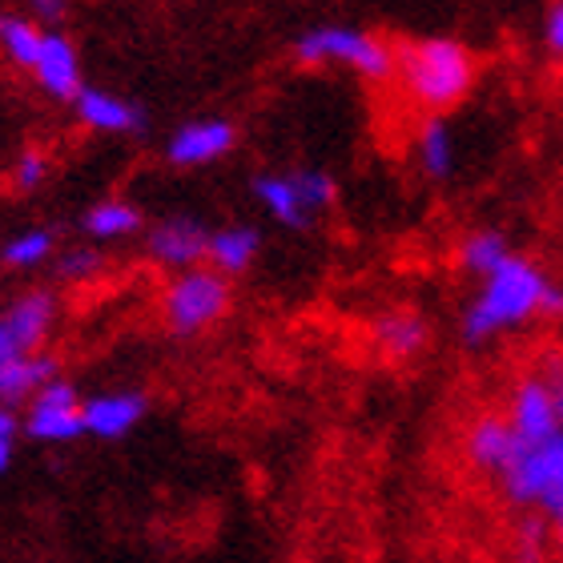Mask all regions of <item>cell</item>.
<instances>
[{"instance_id": "cell-15", "label": "cell", "mask_w": 563, "mask_h": 563, "mask_svg": "<svg viewBox=\"0 0 563 563\" xmlns=\"http://www.w3.org/2000/svg\"><path fill=\"white\" fill-rule=\"evenodd\" d=\"M57 378V358L48 354H21L12 363L0 366V402L16 407V402L33 399L36 390Z\"/></svg>"}, {"instance_id": "cell-13", "label": "cell", "mask_w": 563, "mask_h": 563, "mask_svg": "<svg viewBox=\"0 0 563 563\" xmlns=\"http://www.w3.org/2000/svg\"><path fill=\"white\" fill-rule=\"evenodd\" d=\"M53 318H57V302H53V294L29 290L9 306V314L0 318V322H4V330H9V339L16 342V351L33 354L36 346L48 339Z\"/></svg>"}, {"instance_id": "cell-3", "label": "cell", "mask_w": 563, "mask_h": 563, "mask_svg": "<svg viewBox=\"0 0 563 563\" xmlns=\"http://www.w3.org/2000/svg\"><path fill=\"white\" fill-rule=\"evenodd\" d=\"M495 479L511 504L555 519L563 511V431L543 443H519Z\"/></svg>"}, {"instance_id": "cell-12", "label": "cell", "mask_w": 563, "mask_h": 563, "mask_svg": "<svg viewBox=\"0 0 563 563\" xmlns=\"http://www.w3.org/2000/svg\"><path fill=\"white\" fill-rule=\"evenodd\" d=\"M145 395L137 390H113V395H97V399L81 402V422L85 434H97V439H121L130 434L141 419H145Z\"/></svg>"}, {"instance_id": "cell-28", "label": "cell", "mask_w": 563, "mask_h": 563, "mask_svg": "<svg viewBox=\"0 0 563 563\" xmlns=\"http://www.w3.org/2000/svg\"><path fill=\"white\" fill-rule=\"evenodd\" d=\"M29 9H33L41 21L57 24L60 16H65V0H29Z\"/></svg>"}, {"instance_id": "cell-6", "label": "cell", "mask_w": 563, "mask_h": 563, "mask_svg": "<svg viewBox=\"0 0 563 563\" xmlns=\"http://www.w3.org/2000/svg\"><path fill=\"white\" fill-rule=\"evenodd\" d=\"M254 198L266 206L274 222L306 230L314 213L334 201V177L322 169H298V174H262L254 181Z\"/></svg>"}, {"instance_id": "cell-26", "label": "cell", "mask_w": 563, "mask_h": 563, "mask_svg": "<svg viewBox=\"0 0 563 563\" xmlns=\"http://www.w3.org/2000/svg\"><path fill=\"white\" fill-rule=\"evenodd\" d=\"M543 555V523L540 519H528L516 536V560L519 563H540Z\"/></svg>"}, {"instance_id": "cell-23", "label": "cell", "mask_w": 563, "mask_h": 563, "mask_svg": "<svg viewBox=\"0 0 563 563\" xmlns=\"http://www.w3.org/2000/svg\"><path fill=\"white\" fill-rule=\"evenodd\" d=\"M53 254V234L48 230H24V234H16L4 246V266H12V271H33V266H41V262Z\"/></svg>"}, {"instance_id": "cell-34", "label": "cell", "mask_w": 563, "mask_h": 563, "mask_svg": "<svg viewBox=\"0 0 563 563\" xmlns=\"http://www.w3.org/2000/svg\"><path fill=\"white\" fill-rule=\"evenodd\" d=\"M555 543H560V552H563V511L555 516Z\"/></svg>"}, {"instance_id": "cell-14", "label": "cell", "mask_w": 563, "mask_h": 563, "mask_svg": "<svg viewBox=\"0 0 563 563\" xmlns=\"http://www.w3.org/2000/svg\"><path fill=\"white\" fill-rule=\"evenodd\" d=\"M467 459L475 463L479 471H492V475H499V471L507 467V459L516 455V431L507 427L504 415H483V419L471 422L467 431Z\"/></svg>"}, {"instance_id": "cell-25", "label": "cell", "mask_w": 563, "mask_h": 563, "mask_svg": "<svg viewBox=\"0 0 563 563\" xmlns=\"http://www.w3.org/2000/svg\"><path fill=\"white\" fill-rule=\"evenodd\" d=\"M60 278H69V282H85V278H93L97 271H101V254L97 250H69L65 258H60Z\"/></svg>"}, {"instance_id": "cell-16", "label": "cell", "mask_w": 563, "mask_h": 563, "mask_svg": "<svg viewBox=\"0 0 563 563\" xmlns=\"http://www.w3.org/2000/svg\"><path fill=\"white\" fill-rule=\"evenodd\" d=\"M77 118L97 133H133L141 130V113L121 101V97L106 93V89H81L77 93Z\"/></svg>"}, {"instance_id": "cell-21", "label": "cell", "mask_w": 563, "mask_h": 563, "mask_svg": "<svg viewBox=\"0 0 563 563\" xmlns=\"http://www.w3.org/2000/svg\"><path fill=\"white\" fill-rule=\"evenodd\" d=\"M507 258H511V250H507V238L499 230H475L459 246V266L467 274H483V278L492 271H499Z\"/></svg>"}, {"instance_id": "cell-7", "label": "cell", "mask_w": 563, "mask_h": 563, "mask_svg": "<svg viewBox=\"0 0 563 563\" xmlns=\"http://www.w3.org/2000/svg\"><path fill=\"white\" fill-rule=\"evenodd\" d=\"M24 431L41 439V443H73L77 434H85L81 422V399L73 383L65 378H53L29 399V419H24Z\"/></svg>"}, {"instance_id": "cell-18", "label": "cell", "mask_w": 563, "mask_h": 563, "mask_svg": "<svg viewBox=\"0 0 563 563\" xmlns=\"http://www.w3.org/2000/svg\"><path fill=\"white\" fill-rule=\"evenodd\" d=\"M375 342L378 351L390 354V358H411L427 346V322L411 310H395V314H383L375 322Z\"/></svg>"}, {"instance_id": "cell-10", "label": "cell", "mask_w": 563, "mask_h": 563, "mask_svg": "<svg viewBox=\"0 0 563 563\" xmlns=\"http://www.w3.org/2000/svg\"><path fill=\"white\" fill-rule=\"evenodd\" d=\"M33 77L48 97L77 101V93H81L85 85H81V57H77V48H73L69 36L45 33L41 57H36V65H33Z\"/></svg>"}, {"instance_id": "cell-33", "label": "cell", "mask_w": 563, "mask_h": 563, "mask_svg": "<svg viewBox=\"0 0 563 563\" xmlns=\"http://www.w3.org/2000/svg\"><path fill=\"white\" fill-rule=\"evenodd\" d=\"M555 411H560V427H563V378H560V383H555Z\"/></svg>"}, {"instance_id": "cell-11", "label": "cell", "mask_w": 563, "mask_h": 563, "mask_svg": "<svg viewBox=\"0 0 563 563\" xmlns=\"http://www.w3.org/2000/svg\"><path fill=\"white\" fill-rule=\"evenodd\" d=\"M206 246H210V234L194 218H169V222L153 225L150 234V254L174 271H194L206 258Z\"/></svg>"}, {"instance_id": "cell-1", "label": "cell", "mask_w": 563, "mask_h": 563, "mask_svg": "<svg viewBox=\"0 0 563 563\" xmlns=\"http://www.w3.org/2000/svg\"><path fill=\"white\" fill-rule=\"evenodd\" d=\"M395 77L402 93L427 118H443L455 109L475 85V57L459 41L431 36V41H411L395 45Z\"/></svg>"}, {"instance_id": "cell-19", "label": "cell", "mask_w": 563, "mask_h": 563, "mask_svg": "<svg viewBox=\"0 0 563 563\" xmlns=\"http://www.w3.org/2000/svg\"><path fill=\"white\" fill-rule=\"evenodd\" d=\"M41 41H45V33L33 21L0 12V57L9 60V65L33 73L36 57H41Z\"/></svg>"}, {"instance_id": "cell-8", "label": "cell", "mask_w": 563, "mask_h": 563, "mask_svg": "<svg viewBox=\"0 0 563 563\" xmlns=\"http://www.w3.org/2000/svg\"><path fill=\"white\" fill-rule=\"evenodd\" d=\"M507 427L516 431L519 443H543L560 434V411H555V390L543 378H523L507 407Z\"/></svg>"}, {"instance_id": "cell-5", "label": "cell", "mask_w": 563, "mask_h": 563, "mask_svg": "<svg viewBox=\"0 0 563 563\" xmlns=\"http://www.w3.org/2000/svg\"><path fill=\"white\" fill-rule=\"evenodd\" d=\"M230 310V282L218 271H181L162 298L165 327L174 334H201Z\"/></svg>"}, {"instance_id": "cell-30", "label": "cell", "mask_w": 563, "mask_h": 563, "mask_svg": "<svg viewBox=\"0 0 563 563\" xmlns=\"http://www.w3.org/2000/svg\"><path fill=\"white\" fill-rule=\"evenodd\" d=\"M543 314H563V290H560V286H548V298H543Z\"/></svg>"}, {"instance_id": "cell-27", "label": "cell", "mask_w": 563, "mask_h": 563, "mask_svg": "<svg viewBox=\"0 0 563 563\" xmlns=\"http://www.w3.org/2000/svg\"><path fill=\"white\" fill-rule=\"evenodd\" d=\"M543 48L552 57H563V0H555L548 16H543Z\"/></svg>"}, {"instance_id": "cell-24", "label": "cell", "mask_w": 563, "mask_h": 563, "mask_svg": "<svg viewBox=\"0 0 563 563\" xmlns=\"http://www.w3.org/2000/svg\"><path fill=\"white\" fill-rule=\"evenodd\" d=\"M48 177V162L41 150H24L21 162H16V169H12V186L16 189H36L41 181Z\"/></svg>"}, {"instance_id": "cell-2", "label": "cell", "mask_w": 563, "mask_h": 563, "mask_svg": "<svg viewBox=\"0 0 563 563\" xmlns=\"http://www.w3.org/2000/svg\"><path fill=\"white\" fill-rule=\"evenodd\" d=\"M552 282L543 278L540 266H531L528 258H511L483 278V290L475 294V302L463 314V339L467 342H487L504 330L523 327L528 318L543 310Z\"/></svg>"}, {"instance_id": "cell-22", "label": "cell", "mask_w": 563, "mask_h": 563, "mask_svg": "<svg viewBox=\"0 0 563 563\" xmlns=\"http://www.w3.org/2000/svg\"><path fill=\"white\" fill-rule=\"evenodd\" d=\"M141 225V213L133 210L130 201H101L93 210L85 213V230L101 242H113V238H125L133 234Z\"/></svg>"}, {"instance_id": "cell-17", "label": "cell", "mask_w": 563, "mask_h": 563, "mask_svg": "<svg viewBox=\"0 0 563 563\" xmlns=\"http://www.w3.org/2000/svg\"><path fill=\"white\" fill-rule=\"evenodd\" d=\"M262 238L258 230L250 225H225L218 234H210V246H206V262H213V271L222 274H242L250 262L258 258Z\"/></svg>"}, {"instance_id": "cell-31", "label": "cell", "mask_w": 563, "mask_h": 563, "mask_svg": "<svg viewBox=\"0 0 563 563\" xmlns=\"http://www.w3.org/2000/svg\"><path fill=\"white\" fill-rule=\"evenodd\" d=\"M12 434H16V415H12V407L0 402V439H12Z\"/></svg>"}, {"instance_id": "cell-9", "label": "cell", "mask_w": 563, "mask_h": 563, "mask_svg": "<svg viewBox=\"0 0 563 563\" xmlns=\"http://www.w3.org/2000/svg\"><path fill=\"white\" fill-rule=\"evenodd\" d=\"M238 145V130L222 118H206V121H189L169 137L165 145V157L174 165H210L218 157Z\"/></svg>"}, {"instance_id": "cell-32", "label": "cell", "mask_w": 563, "mask_h": 563, "mask_svg": "<svg viewBox=\"0 0 563 563\" xmlns=\"http://www.w3.org/2000/svg\"><path fill=\"white\" fill-rule=\"evenodd\" d=\"M12 463V439H0V471H9Z\"/></svg>"}, {"instance_id": "cell-4", "label": "cell", "mask_w": 563, "mask_h": 563, "mask_svg": "<svg viewBox=\"0 0 563 563\" xmlns=\"http://www.w3.org/2000/svg\"><path fill=\"white\" fill-rule=\"evenodd\" d=\"M294 57L302 65H346L363 73L366 81H390L395 77V45L363 33V29H342V24H322L298 36Z\"/></svg>"}, {"instance_id": "cell-29", "label": "cell", "mask_w": 563, "mask_h": 563, "mask_svg": "<svg viewBox=\"0 0 563 563\" xmlns=\"http://www.w3.org/2000/svg\"><path fill=\"white\" fill-rule=\"evenodd\" d=\"M24 351H16V342L9 339V330H4V322H0V366L12 363V358H21Z\"/></svg>"}, {"instance_id": "cell-20", "label": "cell", "mask_w": 563, "mask_h": 563, "mask_svg": "<svg viewBox=\"0 0 563 563\" xmlns=\"http://www.w3.org/2000/svg\"><path fill=\"white\" fill-rule=\"evenodd\" d=\"M419 165L422 174L443 181L455 169V133L446 130L443 118H427L419 130Z\"/></svg>"}]
</instances>
